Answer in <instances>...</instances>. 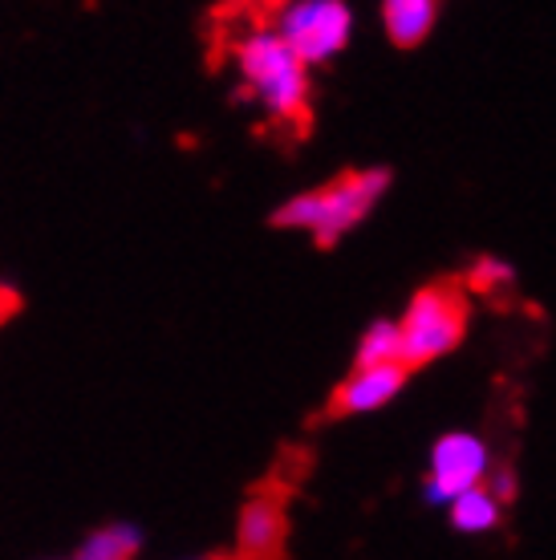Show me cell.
Returning <instances> with one entry per match:
<instances>
[{
    "instance_id": "cell-1",
    "label": "cell",
    "mask_w": 556,
    "mask_h": 560,
    "mask_svg": "<svg viewBox=\"0 0 556 560\" xmlns=\"http://www.w3.org/2000/svg\"><path fill=\"white\" fill-rule=\"evenodd\" d=\"M240 94L273 122H301L309 110V66L273 25H252L232 42Z\"/></svg>"
},
{
    "instance_id": "cell-2",
    "label": "cell",
    "mask_w": 556,
    "mask_h": 560,
    "mask_svg": "<svg viewBox=\"0 0 556 560\" xmlns=\"http://www.w3.org/2000/svg\"><path fill=\"white\" fill-rule=\"evenodd\" d=\"M386 191H390V171L382 167L349 171V175L325 183V187L292 196L277 211V224L292 228V232H309L317 244H337V240L349 236L382 203Z\"/></svg>"
},
{
    "instance_id": "cell-3",
    "label": "cell",
    "mask_w": 556,
    "mask_h": 560,
    "mask_svg": "<svg viewBox=\"0 0 556 560\" xmlns=\"http://www.w3.org/2000/svg\"><path fill=\"white\" fill-rule=\"evenodd\" d=\"M403 329V362L427 365L451 353L467 334V301L455 284H427L410 296L406 313L398 317Z\"/></svg>"
},
{
    "instance_id": "cell-4",
    "label": "cell",
    "mask_w": 556,
    "mask_h": 560,
    "mask_svg": "<svg viewBox=\"0 0 556 560\" xmlns=\"http://www.w3.org/2000/svg\"><path fill=\"white\" fill-rule=\"evenodd\" d=\"M273 28L313 70V66L334 61L349 45V37H354V9L346 0H285L277 9Z\"/></svg>"
},
{
    "instance_id": "cell-5",
    "label": "cell",
    "mask_w": 556,
    "mask_h": 560,
    "mask_svg": "<svg viewBox=\"0 0 556 560\" xmlns=\"http://www.w3.org/2000/svg\"><path fill=\"white\" fill-rule=\"evenodd\" d=\"M491 476V455L487 443L472 431H451L431 447V476L422 483L427 504H447L463 491L479 488Z\"/></svg>"
},
{
    "instance_id": "cell-6",
    "label": "cell",
    "mask_w": 556,
    "mask_h": 560,
    "mask_svg": "<svg viewBox=\"0 0 556 560\" xmlns=\"http://www.w3.org/2000/svg\"><path fill=\"white\" fill-rule=\"evenodd\" d=\"M406 374L410 365L406 362H390V365H354L334 394V410L337 415H374V410L390 407L406 386Z\"/></svg>"
},
{
    "instance_id": "cell-7",
    "label": "cell",
    "mask_w": 556,
    "mask_h": 560,
    "mask_svg": "<svg viewBox=\"0 0 556 560\" xmlns=\"http://www.w3.org/2000/svg\"><path fill=\"white\" fill-rule=\"evenodd\" d=\"M285 540V512L273 495H256L240 508L236 520V552L244 560H268L280 552Z\"/></svg>"
},
{
    "instance_id": "cell-8",
    "label": "cell",
    "mask_w": 556,
    "mask_h": 560,
    "mask_svg": "<svg viewBox=\"0 0 556 560\" xmlns=\"http://www.w3.org/2000/svg\"><path fill=\"white\" fill-rule=\"evenodd\" d=\"M439 4L443 0H382V25H386L390 42L403 49L427 42L439 21Z\"/></svg>"
},
{
    "instance_id": "cell-9",
    "label": "cell",
    "mask_w": 556,
    "mask_h": 560,
    "mask_svg": "<svg viewBox=\"0 0 556 560\" xmlns=\"http://www.w3.org/2000/svg\"><path fill=\"white\" fill-rule=\"evenodd\" d=\"M142 548V533L135 524H123V520H111L94 533L85 536L82 548H78V560H135V552Z\"/></svg>"
},
{
    "instance_id": "cell-10",
    "label": "cell",
    "mask_w": 556,
    "mask_h": 560,
    "mask_svg": "<svg viewBox=\"0 0 556 560\" xmlns=\"http://www.w3.org/2000/svg\"><path fill=\"white\" fill-rule=\"evenodd\" d=\"M500 512L503 504L491 495V488L487 483H479V488L463 491V495H455L451 500V524L460 528V533H491L496 524H500Z\"/></svg>"
},
{
    "instance_id": "cell-11",
    "label": "cell",
    "mask_w": 556,
    "mask_h": 560,
    "mask_svg": "<svg viewBox=\"0 0 556 560\" xmlns=\"http://www.w3.org/2000/svg\"><path fill=\"white\" fill-rule=\"evenodd\" d=\"M403 362V329L398 322H374L358 341V365Z\"/></svg>"
},
{
    "instance_id": "cell-12",
    "label": "cell",
    "mask_w": 556,
    "mask_h": 560,
    "mask_svg": "<svg viewBox=\"0 0 556 560\" xmlns=\"http://www.w3.org/2000/svg\"><path fill=\"white\" fill-rule=\"evenodd\" d=\"M467 280H472L475 293H503V289L516 280V272L508 260H500V256H484V260L472 268V277Z\"/></svg>"
},
{
    "instance_id": "cell-13",
    "label": "cell",
    "mask_w": 556,
    "mask_h": 560,
    "mask_svg": "<svg viewBox=\"0 0 556 560\" xmlns=\"http://www.w3.org/2000/svg\"><path fill=\"white\" fill-rule=\"evenodd\" d=\"M487 488H491V495H496L500 504H508V500L516 495V476L508 471V467H500V471L487 476Z\"/></svg>"
},
{
    "instance_id": "cell-14",
    "label": "cell",
    "mask_w": 556,
    "mask_h": 560,
    "mask_svg": "<svg viewBox=\"0 0 556 560\" xmlns=\"http://www.w3.org/2000/svg\"><path fill=\"white\" fill-rule=\"evenodd\" d=\"M192 560H204V557H192Z\"/></svg>"
},
{
    "instance_id": "cell-15",
    "label": "cell",
    "mask_w": 556,
    "mask_h": 560,
    "mask_svg": "<svg viewBox=\"0 0 556 560\" xmlns=\"http://www.w3.org/2000/svg\"><path fill=\"white\" fill-rule=\"evenodd\" d=\"M73 560H78V557H73Z\"/></svg>"
}]
</instances>
